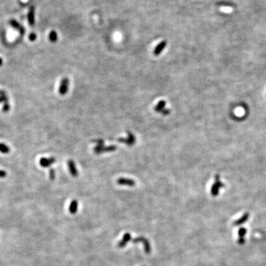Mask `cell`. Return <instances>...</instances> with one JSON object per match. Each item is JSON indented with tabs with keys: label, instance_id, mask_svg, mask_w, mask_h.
<instances>
[{
	"label": "cell",
	"instance_id": "1",
	"mask_svg": "<svg viewBox=\"0 0 266 266\" xmlns=\"http://www.w3.org/2000/svg\"><path fill=\"white\" fill-rule=\"evenodd\" d=\"M117 149V147L114 145H111L109 146L105 145H96L94 148V151L96 154H101L105 152H110L114 151Z\"/></svg>",
	"mask_w": 266,
	"mask_h": 266
},
{
	"label": "cell",
	"instance_id": "2",
	"mask_svg": "<svg viewBox=\"0 0 266 266\" xmlns=\"http://www.w3.org/2000/svg\"><path fill=\"white\" fill-rule=\"evenodd\" d=\"M118 141L123 144H125L128 146L133 145L136 141V139L135 136L131 132H128V136L125 138H120L118 139Z\"/></svg>",
	"mask_w": 266,
	"mask_h": 266
},
{
	"label": "cell",
	"instance_id": "3",
	"mask_svg": "<svg viewBox=\"0 0 266 266\" xmlns=\"http://www.w3.org/2000/svg\"><path fill=\"white\" fill-rule=\"evenodd\" d=\"M224 185L220 181L219 176L218 175L216 176L215 178V182L213 184V185L211 186V193L213 196H216L219 194V189L224 187Z\"/></svg>",
	"mask_w": 266,
	"mask_h": 266
},
{
	"label": "cell",
	"instance_id": "4",
	"mask_svg": "<svg viewBox=\"0 0 266 266\" xmlns=\"http://www.w3.org/2000/svg\"><path fill=\"white\" fill-rule=\"evenodd\" d=\"M69 84H70V80L68 78L65 77L64 78L61 82V85L59 89V92L61 95H65L68 91V87H69Z\"/></svg>",
	"mask_w": 266,
	"mask_h": 266
},
{
	"label": "cell",
	"instance_id": "5",
	"mask_svg": "<svg viewBox=\"0 0 266 266\" xmlns=\"http://www.w3.org/2000/svg\"><path fill=\"white\" fill-rule=\"evenodd\" d=\"M56 161V160L54 157H51L49 158H45L43 157L40 160V165L43 168H48L51 166L52 165L54 164Z\"/></svg>",
	"mask_w": 266,
	"mask_h": 266
},
{
	"label": "cell",
	"instance_id": "6",
	"mask_svg": "<svg viewBox=\"0 0 266 266\" xmlns=\"http://www.w3.org/2000/svg\"><path fill=\"white\" fill-rule=\"evenodd\" d=\"M67 165L71 175L73 177H77L78 176V171L74 161L72 160H69L67 161Z\"/></svg>",
	"mask_w": 266,
	"mask_h": 266
},
{
	"label": "cell",
	"instance_id": "7",
	"mask_svg": "<svg viewBox=\"0 0 266 266\" xmlns=\"http://www.w3.org/2000/svg\"><path fill=\"white\" fill-rule=\"evenodd\" d=\"M117 182L118 184L121 185H126L129 187H133L136 185V182L131 179L120 178L117 179Z\"/></svg>",
	"mask_w": 266,
	"mask_h": 266
},
{
	"label": "cell",
	"instance_id": "8",
	"mask_svg": "<svg viewBox=\"0 0 266 266\" xmlns=\"http://www.w3.org/2000/svg\"><path fill=\"white\" fill-rule=\"evenodd\" d=\"M166 46H167V42L166 40L161 41L155 47V48L154 51V54L155 56L159 55L164 51V49L166 48Z\"/></svg>",
	"mask_w": 266,
	"mask_h": 266
},
{
	"label": "cell",
	"instance_id": "9",
	"mask_svg": "<svg viewBox=\"0 0 266 266\" xmlns=\"http://www.w3.org/2000/svg\"><path fill=\"white\" fill-rule=\"evenodd\" d=\"M9 24L10 25L14 28H15L17 30H18L19 32V33L21 35H24L25 33V30L24 28V27L22 25H21L19 23H18L17 21H16L14 19H11L9 21Z\"/></svg>",
	"mask_w": 266,
	"mask_h": 266
},
{
	"label": "cell",
	"instance_id": "10",
	"mask_svg": "<svg viewBox=\"0 0 266 266\" xmlns=\"http://www.w3.org/2000/svg\"><path fill=\"white\" fill-rule=\"evenodd\" d=\"M35 8L32 6L28 13V21L31 26H33L35 23Z\"/></svg>",
	"mask_w": 266,
	"mask_h": 266
},
{
	"label": "cell",
	"instance_id": "11",
	"mask_svg": "<svg viewBox=\"0 0 266 266\" xmlns=\"http://www.w3.org/2000/svg\"><path fill=\"white\" fill-rule=\"evenodd\" d=\"M78 202L77 200H73L71 201L70 206H69V211L71 214H75L77 213V210H78Z\"/></svg>",
	"mask_w": 266,
	"mask_h": 266
},
{
	"label": "cell",
	"instance_id": "12",
	"mask_svg": "<svg viewBox=\"0 0 266 266\" xmlns=\"http://www.w3.org/2000/svg\"><path fill=\"white\" fill-rule=\"evenodd\" d=\"M166 101L164 100H161L158 102V104L155 107V111L156 112H161L164 108H165L166 106Z\"/></svg>",
	"mask_w": 266,
	"mask_h": 266
},
{
	"label": "cell",
	"instance_id": "13",
	"mask_svg": "<svg viewBox=\"0 0 266 266\" xmlns=\"http://www.w3.org/2000/svg\"><path fill=\"white\" fill-rule=\"evenodd\" d=\"M11 149L8 145L5 143H0V152L3 154H8L10 152Z\"/></svg>",
	"mask_w": 266,
	"mask_h": 266
},
{
	"label": "cell",
	"instance_id": "14",
	"mask_svg": "<svg viewBox=\"0 0 266 266\" xmlns=\"http://www.w3.org/2000/svg\"><path fill=\"white\" fill-rule=\"evenodd\" d=\"M130 240H131V235L129 234H126L123 236V240L119 243L118 244L119 247H120V248H121V247H124L127 243V242H128Z\"/></svg>",
	"mask_w": 266,
	"mask_h": 266
},
{
	"label": "cell",
	"instance_id": "15",
	"mask_svg": "<svg viewBox=\"0 0 266 266\" xmlns=\"http://www.w3.org/2000/svg\"><path fill=\"white\" fill-rule=\"evenodd\" d=\"M248 218H249V214L248 213H245L241 218H240L239 219H238L237 221H235V222H234V225H240V224H243L244 222H245V221H246L247 220H248Z\"/></svg>",
	"mask_w": 266,
	"mask_h": 266
},
{
	"label": "cell",
	"instance_id": "16",
	"mask_svg": "<svg viewBox=\"0 0 266 266\" xmlns=\"http://www.w3.org/2000/svg\"><path fill=\"white\" fill-rule=\"evenodd\" d=\"M49 39L50 40L51 42L52 43H55L57 41H58V33L54 30H52L49 34Z\"/></svg>",
	"mask_w": 266,
	"mask_h": 266
},
{
	"label": "cell",
	"instance_id": "17",
	"mask_svg": "<svg viewBox=\"0 0 266 266\" xmlns=\"http://www.w3.org/2000/svg\"><path fill=\"white\" fill-rule=\"evenodd\" d=\"M49 178L51 180H54L55 177V171L54 169H51L49 170Z\"/></svg>",
	"mask_w": 266,
	"mask_h": 266
},
{
	"label": "cell",
	"instance_id": "18",
	"mask_svg": "<svg viewBox=\"0 0 266 266\" xmlns=\"http://www.w3.org/2000/svg\"><path fill=\"white\" fill-rule=\"evenodd\" d=\"M10 108H11V105H10V104H9V102H8V103H5V104H4V105H3V111L4 112H8V111H9Z\"/></svg>",
	"mask_w": 266,
	"mask_h": 266
},
{
	"label": "cell",
	"instance_id": "19",
	"mask_svg": "<svg viewBox=\"0 0 266 266\" xmlns=\"http://www.w3.org/2000/svg\"><path fill=\"white\" fill-rule=\"evenodd\" d=\"M93 142L96 143L97 145H104V141L101 139H98L96 140H94Z\"/></svg>",
	"mask_w": 266,
	"mask_h": 266
},
{
	"label": "cell",
	"instance_id": "20",
	"mask_svg": "<svg viewBox=\"0 0 266 266\" xmlns=\"http://www.w3.org/2000/svg\"><path fill=\"white\" fill-rule=\"evenodd\" d=\"M29 40L31 42H34L36 40V35L35 33H32L30 35H29Z\"/></svg>",
	"mask_w": 266,
	"mask_h": 266
},
{
	"label": "cell",
	"instance_id": "21",
	"mask_svg": "<svg viewBox=\"0 0 266 266\" xmlns=\"http://www.w3.org/2000/svg\"><path fill=\"white\" fill-rule=\"evenodd\" d=\"M170 111H170V110L169 108H164L161 113V114H162L163 115L166 116V115H169V114L170 113Z\"/></svg>",
	"mask_w": 266,
	"mask_h": 266
},
{
	"label": "cell",
	"instance_id": "22",
	"mask_svg": "<svg viewBox=\"0 0 266 266\" xmlns=\"http://www.w3.org/2000/svg\"><path fill=\"white\" fill-rule=\"evenodd\" d=\"M7 175L6 172L5 171L0 169V178H5Z\"/></svg>",
	"mask_w": 266,
	"mask_h": 266
},
{
	"label": "cell",
	"instance_id": "23",
	"mask_svg": "<svg viewBox=\"0 0 266 266\" xmlns=\"http://www.w3.org/2000/svg\"><path fill=\"white\" fill-rule=\"evenodd\" d=\"M246 231L245 229H243V228H242V229H240V231H239V235H240V237L243 238L244 235L246 234Z\"/></svg>",
	"mask_w": 266,
	"mask_h": 266
},
{
	"label": "cell",
	"instance_id": "24",
	"mask_svg": "<svg viewBox=\"0 0 266 266\" xmlns=\"http://www.w3.org/2000/svg\"><path fill=\"white\" fill-rule=\"evenodd\" d=\"M219 5H221V6H232V4L231 3H226V2H221L218 3Z\"/></svg>",
	"mask_w": 266,
	"mask_h": 266
},
{
	"label": "cell",
	"instance_id": "25",
	"mask_svg": "<svg viewBox=\"0 0 266 266\" xmlns=\"http://www.w3.org/2000/svg\"><path fill=\"white\" fill-rule=\"evenodd\" d=\"M3 64V61L2 58H0V67H1V66H2Z\"/></svg>",
	"mask_w": 266,
	"mask_h": 266
}]
</instances>
